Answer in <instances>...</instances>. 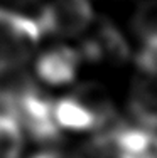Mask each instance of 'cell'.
<instances>
[{"label":"cell","instance_id":"6da1fadb","mask_svg":"<svg viewBox=\"0 0 157 158\" xmlns=\"http://www.w3.org/2000/svg\"><path fill=\"white\" fill-rule=\"evenodd\" d=\"M37 20L0 9V73L10 71L29 59L41 39Z\"/></svg>","mask_w":157,"mask_h":158},{"label":"cell","instance_id":"7a4b0ae2","mask_svg":"<svg viewBox=\"0 0 157 158\" xmlns=\"http://www.w3.org/2000/svg\"><path fill=\"white\" fill-rule=\"evenodd\" d=\"M10 110L37 141L51 143L59 140L61 128L54 118V103L36 89H24L17 96L12 94Z\"/></svg>","mask_w":157,"mask_h":158},{"label":"cell","instance_id":"3957f363","mask_svg":"<svg viewBox=\"0 0 157 158\" xmlns=\"http://www.w3.org/2000/svg\"><path fill=\"white\" fill-rule=\"evenodd\" d=\"M93 20V7L88 0H51L39 15L41 31L59 37L78 35Z\"/></svg>","mask_w":157,"mask_h":158},{"label":"cell","instance_id":"277c9868","mask_svg":"<svg viewBox=\"0 0 157 158\" xmlns=\"http://www.w3.org/2000/svg\"><path fill=\"white\" fill-rule=\"evenodd\" d=\"M81 59L95 64H123L130 56V49L122 32L110 20L98 22L93 34L83 42Z\"/></svg>","mask_w":157,"mask_h":158},{"label":"cell","instance_id":"5b68a950","mask_svg":"<svg viewBox=\"0 0 157 158\" xmlns=\"http://www.w3.org/2000/svg\"><path fill=\"white\" fill-rule=\"evenodd\" d=\"M80 51L66 46L46 51L36 64L37 76L51 86H64L74 81L80 69Z\"/></svg>","mask_w":157,"mask_h":158},{"label":"cell","instance_id":"8992f818","mask_svg":"<svg viewBox=\"0 0 157 158\" xmlns=\"http://www.w3.org/2000/svg\"><path fill=\"white\" fill-rule=\"evenodd\" d=\"M129 111L139 126L157 131V74L140 73L133 81Z\"/></svg>","mask_w":157,"mask_h":158},{"label":"cell","instance_id":"52a82bcc","mask_svg":"<svg viewBox=\"0 0 157 158\" xmlns=\"http://www.w3.org/2000/svg\"><path fill=\"white\" fill-rule=\"evenodd\" d=\"M78 103H81L86 110L95 116V119L98 121V130L111 125L115 118V108L113 101H111L108 91L98 82H86L81 84L74 89V93L71 94Z\"/></svg>","mask_w":157,"mask_h":158},{"label":"cell","instance_id":"ba28073f","mask_svg":"<svg viewBox=\"0 0 157 158\" xmlns=\"http://www.w3.org/2000/svg\"><path fill=\"white\" fill-rule=\"evenodd\" d=\"M54 118L59 128L73 131H88L98 130V121L81 103H78L73 96L63 98L54 103Z\"/></svg>","mask_w":157,"mask_h":158},{"label":"cell","instance_id":"9c48e42d","mask_svg":"<svg viewBox=\"0 0 157 158\" xmlns=\"http://www.w3.org/2000/svg\"><path fill=\"white\" fill-rule=\"evenodd\" d=\"M132 29L142 46H157V0H144L132 17Z\"/></svg>","mask_w":157,"mask_h":158},{"label":"cell","instance_id":"30bf717a","mask_svg":"<svg viewBox=\"0 0 157 158\" xmlns=\"http://www.w3.org/2000/svg\"><path fill=\"white\" fill-rule=\"evenodd\" d=\"M24 148V136L19 119L0 113V158H19Z\"/></svg>","mask_w":157,"mask_h":158},{"label":"cell","instance_id":"8fae6325","mask_svg":"<svg viewBox=\"0 0 157 158\" xmlns=\"http://www.w3.org/2000/svg\"><path fill=\"white\" fill-rule=\"evenodd\" d=\"M32 158H74V156L64 155V153H59V152H42V153H37Z\"/></svg>","mask_w":157,"mask_h":158}]
</instances>
